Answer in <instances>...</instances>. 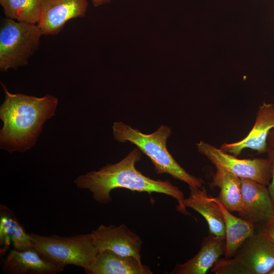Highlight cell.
Returning a JSON list of instances; mask_svg holds the SVG:
<instances>
[{"instance_id": "cell-19", "label": "cell", "mask_w": 274, "mask_h": 274, "mask_svg": "<svg viewBox=\"0 0 274 274\" xmlns=\"http://www.w3.org/2000/svg\"><path fill=\"white\" fill-rule=\"evenodd\" d=\"M6 17L18 22L37 24L39 21L41 0H0Z\"/></svg>"}, {"instance_id": "cell-12", "label": "cell", "mask_w": 274, "mask_h": 274, "mask_svg": "<svg viewBox=\"0 0 274 274\" xmlns=\"http://www.w3.org/2000/svg\"><path fill=\"white\" fill-rule=\"evenodd\" d=\"M65 265L52 261L33 247L12 249L3 261V271L10 274H55Z\"/></svg>"}, {"instance_id": "cell-17", "label": "cell", "mask_w": 274, "mask_h": 274, "mask_svg": "<svg viewBox=\"0 0 274 274\" xmlns=\"http://www.w3.org/2000/svg\"><path fill=\"white\" fill-rule=\"evenodd\" d=\"M14 249L25 250L32 247L30 234L19 223L13 212L4 204L0 206L1 253L6 252L11 244Z\"/></svg>"}, {"instance_id": "cell-6", "label": "cell", "mask_w": 274, "mask_h": 274, "mask_svg": "<svg viewBox=\"0 0 274 274\" xmlns=\"http://www.w3.org/2000/svg\"><path fill=\"white\" fill-rule=\"evenodd\" d=\"M236 255L219 259L216 274H268L274 267V242L259 232L248 239Z\"/></svg>"}, {"instance_id": "cell-11", "label": "cell", "mask_w": 274, "mask_h": 274, "mask_svg": "<svg viewBox=\"0 0 274 274\" xmlns=\"http://www.w3.org/2000/svg\"><path fill=\"white\" fill-rule=\"evenodd\" d=\"M242 208L241 218L254 224L262 223L274 211V204L265 185L254 180L241 178Z\"/></svg>"}, {"instance_id": "cell-21", "label": "cell", "mask_w": 274, "mask_h": 274, "mask_svg": "<svg viewBox=\"0 0 274 274\" xmlns=\"http://www.w3.org/2000/svg\"><path fill=\"white\" fill-rule=\"evenodd\" d=\"M266 153L271 166V182L269 183L267 188L274 204V149L268 147Z\"/></svg>"}, {"instance_id": "cell-24", "label": "cell", "mask_w": 274, "mask_h": 274, "mask_svg": "<svg viewBox=\"0 0 274 274\" xmlns=\"http://www.w3.org/2000/svg\"><path fill=\"white\" fill-rule=\"evenodd\" d=\"M268 274H274V267L269 272Z\"/></svg>"}, {"instance_id": "cell-22", "label": "cell", "mask_w": 274, "mask_h": 274, "mask_svg": "<svg viewBox=\"0 0 274 274\" xmlns=\"http://www.w3.org/2000/svg\"><path fill=\"white\" fill-rule=\"evenodd\" d=\"M267 143L268 147L274 149V128L272 129L268 133Z\"/></svg>"}, {"instance_id": "cell-1", "label": "cell", "mask_w": 274, "mask_h": 274, "mask_svg": "<svg viewBox=\"0 0 274 274\" xmlns=\"http://www.w3.org/2000/svg\"><path fill=\"white\" fill-rule=\"evenodd\" d=\"M1 84L5 96L0 107V147L10 153L25 152L36 145L44 123L55 115L58 99L50 94L12 93Z\"/></svg>"}, {"instance_id": "cell-13", "label": "cell", "mask_w": 274, "mask_h": 274, "mask_svg": "<svg viewBox=\"0 0 274 274\" xmlns=\"http://www.w3.org/2000/svg\"><path fill=\"white\" fill-rule=\"evenodd\" d=\"M225 237L211 233L205 237L201 247L193 258L183 264L178 263L171 274H204L225 253Z\"/></svg>"}, {"instance_id": "cell-23", "label": "cell", "mask_w": 274, "mask_h": 274, "mask_svg": "<svg viewBox=\"0 0 274 274\" xmlns=\"http://www.w3.org/2000/svg\"><path fill=\"white\" fill-rule=\"evenodd\" d=\"M94 7H100L110 2L111 0H90Z\"/></svg>"}, {"instance_id": "cell-8", "label": "cell", "mask_w": 274, "mask_h": 274, "mask_svg": "<svg viewBox=\"0 0 274 274\" xmlns=\"http://www.w3.org/2000/svg\"><path fill=\"white\" fill-rule=\"evenodd\" d=\"M41 13L37 26L43 35L56 36L69 20L85 16L87 0H41Z\"/></svg>"}, {"instance_id": "cell-3", "label": "cell", "mask_w": 274, "mask_h": 274, "mask_svg": "<svg viewBox=\"0 0 274 274\" xmlns=\"http://www.w3.org/2000/svg\"><path fill=\"white\" fill-rule=\"evenodd\" d=\"M115 140L120 143L129 142L146 155L158 175L167 174L195 188H201L204 181L187 172L167 150L166 142L172 134L169 127L161 125L151 134H145L122 122H115L113 126Z\"/></svg>"}, {"instance_id": "cell-4", "label": "cell", "mask_w": 274, "mask_h": 274, "mask_svg": "<svg viewBox=\"0 0 274 274\" xmlns=\"http://www.w3.org/2000/svg\"><path fill=\"white\" fill-rule=\"evenodd\" d=\"M30 236L32 247L50 260L80 266L85 272L90 268L98 253L91 233L71 236L30 233Z\"/></svg>"}, {"instance_id": "cell-10", "label": "cell", "mask_w": 274, "mask_h": 274, "mask_svg": "<svg viewBox=\"0 0 274 274\" xmlns=\"http://www.w3.org/2000/svg\"><path fill=\"white\" fill-rule=\"evenodd\" d=\"M274 128V104L264 102L259 107L254 125L243 140L232 143H224L221 149L236 157L246 148L265 153L268 147L267 139L269 131Z\"/></svg>"}, {"instance_id": "cell-15", "label": "cell", "mask_w": 274, "mask_h": 274, "mask_svg": "<svg viewBox=\"0 0 274 274\" xmlns=\"http://www.w3.org/2000/svg\"><path fill=\"white\" fill-rule=\"evenodd\" d=\"M189 196L184 199L186 207L200 214L206 220L210 233L219 237H225L224 217L215 198L210 197L204 187L195 188L189 187Z\"/></svg>"}, {"instance_id": "cell-16", "label": "cell", "mask_w": 274, "mask_h": 274, "mask_svg": "<svg viewBox=\"0 0 274 274\" xmlns=\"http://www.w3.org/2000/svg\"><path fill=\"white\" fill-rule=\"evenodd\" d=\"M223 214L225 227L224 257H233L244 243L255 233V224L231 214L219 200L215 198Z\"/></svg>"}, {"instance_id": "cell-7", "label": "cell", "mask_w": 274, "mask_h": 274, "mask_svg": "<svg viewBox=\"0 0 274 274\" xmlns=\"http://www.w3.org/2000/svg\"><path fill=\"white\" fill-rule=\"evenodd\" d=\"M196 146L198 152L216 167H222L240 178L251 179L265 186L269 184L271 166L268 158L239 159L202 141Z\"/></svg>"}, {"instance_id": "cell-2", "label": "cell", "mask_w": 274, "mask_h": 274, "mask_svg": "<svg viewBox=\"0 0 274 274\" xmlns=\"http://www.w3.org/2000/svg\"><path fill=\"white\" fill-rule=\"evenodd\" d=\"M142 153L138 148H135L119 162L79 175L74 183L78 188L88 189L92 193L95 201L104 204L111 202L110 192L115 188L150 194L153 192L164 194L177 200L179 212L189 215L184 203V194L178 187L168 181L151 179L136 169L135 163L141 159Z\"/></svg>"}, {"instance_id": "cell-18", "label": "cell", "mask_w": 274, "mask_h": 274, "mask_svg": "<svg viewBox=\"0 0 274 274\" xmlns=\"http://www.w3.org/2000/svg\"><path fill=\"white\" fill-rule=\"evenodd\" d=\"M216 167L211 186L220 188L217 198L228 211L238 213L242 203L241 178L222 167Z\"/></svg>"}, {"instance_id": "cell-9", "label": "cell", "mask_w": 274, "mask_h": 274, "mask_svg": "<svg viewBox=\"0 0 274 274\" xmlns=\"http://www.w3.org/2000/svg\"><path fill=\"white\" fill-rule=\"evenodd\" d=\"M91 234L98 251L109 250L141 260L142 241L124 224L118 226L100 225Z\"/></svg>"}, {"instance_id": "cell-14", "label": "cell", "mask_w": 274, "mask_h": 274, "mask_svg": "<svg viewBox=\"0 0 274 274\" xmlns=\"http://www.w3.org/2000/svg\"><path fill=\"white\" fill-rule=\"evenodd\" d=\"M88 274H152L150 268L141 260L123 256L109 250L98 251Z\"/></svg>"}, {"instance_id": "cell-20", "label": "cell", "mask_w": 274, "mask_h": 274, "mask_svg": "<svg viewBox=\"0 0 274 274\" xmlns=\"http://www.w3.org/2000/svg\"><path fill=\"white\" fill-rule=\"evenodd\" d=\"M259 233L274 242V211L269 217L261 223Z\"/></svg>"}, {"instance_id": "cell-5", "label": "cell", "mask_w": 274, "mask_h": 274, "mask_svg": "<svg viewBox=\"0 0 274 274\" xmlns=\"http://www.w3.org/2000/svg\"><path fill=\"white\" fill-rule=\"evenodd\" d=\"M42 33L37 24L5 17L0 27V70L26 65L38 50Z\"/></svg>"}]
</instances>
